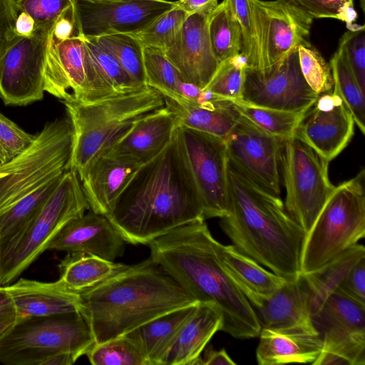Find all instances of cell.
Wrapping results in <instances>:
<instances>
[{"label":"cell","mask_w":365,"mask_h":365,"mask_svg":"<svg viewBox=\"0 0 365 365\" xmlns=\"http://www.w3.org/2000/svg\"><path fill=\"white\" fill-rule=\"evenodd\" d=\"M106 217L133 245H148L174 228L204 220L180 125L167 146L138 168Z\"/></svg>","instance_id":"1"},{"label":"cell","mask_w":365,"mask_h":365,"mask_svg":"<svg viewBox=\"0 0 365 365\" xmlns=\"http://www.w3.org/2000/svg\"><path fill=\"white\" fill-rule=\"evenodd\" d=\"M219 244L205 220L199 219L147 245L151 259L192 297L218 308L220 331L240 339L257 337L261 326L250 302L224 268Z\"/></svg>","instance_id":"2"},{"label":"cell","mask_w":365,"mask_h":365,"mask_svg":"<svg viewBox=\"0 0 365 365\" xmlns=\"http://www.w3.org/2000/svg\"><path fill=\"white\" fill-rule=\"evenodd\" d=\"M230 214L220 227L242 255L287 279L301 274L306 233L279 196L255 183L227 160Z\"/></svg>","instance_id":"3"},{"label":"cell","mask_w":365,"mask_h":365,"mask_svg":"<svg viewBox=\"0 0 365 365\" xmlns=\"http://www.w3.org/2000/svg\"><path fill=\"white\" fill-rule=\"evenodd\" d=\"M197 302L150 257L80 293V313L100 344Z\"/></svg>","instance_id":"4"},{"label":"cell","mask_w":365,"mask_h":365,"mask_svg":"<svg viewBox=\"0 0 365 365\" xmlns=\"http://www.w3.org/2000/svg\"><path fill=\"white\" fill-rule=\"evenodd\" d=\"M73 128L66 117L46 122L21 155L0 165V254L31 222L70 169Z\"/></svg>","instance_id":"5"},{"label":"cell","mask_w":365,"mask_h":365,"mask_svg":"<svg viewBox=\"0 0 365 365\" xmlns=\"http://www.w3.org/2000/svg\"><path fill=\"white\" fill-rule=\"evenodd\" d=\"M73 128L70 169L81 180L91 163L143 118L163 108V96L147 86L91 102L62 101Z\"/></svg>","instance_id":"6"},{"label":"cell","mask_w":365,"mask_h":365,"mask_svg":"<svg viewBox=\"0 0 365 365\" xmlns=\"http://www.w3.org/2000/svg\"><path fill=\"white\" fill-rule=\"evenodd\" d=\"M365 170L335 187L302 250V274L315 272L357 244L365 235Z\"/></svg>","instance_id":"7"},{"label":"cell","mask_w":365,"mask_h":365,"mask_svg":"<svg viewBox=\"0 0 365 365\" xmlns=\"http://www.w3.org/2000/svg\"><path fill=\"white\" fill-rule=\"evenodd\" d=\"M95 340L80 312L19 319L0 336V363L43 365L53 355L67 353L77 359Z\"/></svg>","instance_id":"8"},{"label":"cell","mask_w":365,"mask_h":365,"mask_svg":"<svg viewBox=\"0 0 365 365\" xmlns=\"http://www.w3.org/2000/svg\"><path fill=\"white\" fill-rule=\"evenodd\" d=\"M90 210L77 173L69 169L30 223L0 255V285L16 280L70 221Z\"/></svg>","instance_id":"9"},{"label":"cell","mask_w":365,"mask_h":365,"mask_svg":"<svg viewBox=\"0 0 365 365\" xmlns=\"http://www.w3.org/2000/svg\"><path fill=\"white\" fill-rule=\"evenodd\" d=\"M329 163L295 137L284 142L281 173L286 189L285 209L307 234L335 187Z\"/></svg>","instance_id":"10"},{"label":"cell","mask_w":365,"mask_h":365,"mask_svg":"<svg viewBox=\"0 0 365 365\" xmlns=\"http://www.w3.org/2000/svg\"><path fill=\"white\" fill-rule=\"evenodd\" d=\"M256 41V68L269 69L299 46H310L314 18L291 0H248Z\"/></svg>","instance_id":"11"},{"label":"cell","mask_w":365,"mask_h":365,"mask_svg":"<svg viewBox=\"0 0 365 365\" xmlns=\"http://www.w3.org/2000/svg\"><path fill=\"white\" fill-rule=\"evenodd\" d=\"M365 306L335 291L312 315L322 340L314 365L365 364Z\"/></svg>","instance_id":"12"},{"label":"cell","mask_w":365,"mask_h":365,"mask_svg":"<svg viewBox=\"0 0 365 365\" xmlns=\"http://www.w3.org/2000/svg\"><path fill=\"white\" fill-rule=\"evenodd\" d=\"M54 24L19 36L0 61V98L6 106H24L43 99Z\"/></svg>","instance_id":"13"},{"label":"cell","mask_w":365,"mask_h":365,"mask_svg":"<svg viewBox=\"0 0 365 365\" xmlns=\"http://www.w3.org/2000/svg\"><path fill=\"white\" fill-rule=\"evenodd\" d=\"M319 96L301 73L298 48L269 69L245 68L241 100L247 103L299 112L308 110Z\"/></svg>","instance_id":"14"},{"label":"cell","mask_w":365,"mask_h":365,"mask_svg":"<svg viewBox=\"0 0 365 365\" xmlns=\"http://www.w3.org/2000/svg\"><path fill=\"white\" fill-rule=\"evenodd\" d=\"M284 140L240 115L225 138L227 160L259 187L279 196Z\"/></svg>","instance_id":"15"},{"label":"cell","mask_w":365,"mask_h":365,"mask_svg":"<svg viewBox=\"0 0 365 365\" xmlns=\"http://www.w3.org/2000/svg\"><path fill=\"white\" fill-rule=\"evenodd\" d=\"M78 35L136 34L176 6L169 0H72Z\"/></svg>","instance_id":"16"},{"label":"cell","mask_w":365,"mask_h":365,"mask_svg":"<svg viewBox=\"0 0 365 365\" xmlns=\"http://www.w3.org/2000/svg\"><path fill=\"white\" fill-rule=\"evenodd\" d=\"M203 207V218L230 214L225 139L180 125Z\"/></svg>","instance_id":"17"},{"label":"cell","mask_w":365,"mask_h":365,"mask_svg":"<svg viewBox=\"0 0 365 365\" xmlns=\"http://www.w3.org/2000/svg\"><path fill=\"white\" fill-rule=\"evenodd\" d=\"M353 115L333 91L319 95L297 127L298 138L329 163L349 143L354 134Z\"/></svg>","instance_id":"18"},{"label":"cell","mask_w":365,"mask_h":365,"mask_svg":"<svg viewBox=\"0 0 365 365\" xmlns=\"http://www.w3.org/2000/svg\"><path fill=\"white\" fill-rule=\"evenodd\" d=\"M208 16H187L175 42L163 51L184 81L201 89L207 86L220 66L210 44Z\"/></svg>","instance_id":"19"},{"label":"cell","mask_w":365,"mask_h":365,"mask_svg":"<svg viewBox=\"0 0 365 365\" xmlns=\"http://www.w3.org/2000/svg\"><path fill=\"white\" fill-rule=\"evenodd\" d=\"M125 242L105 215L89 210L67 223L47 250L85 252L114 261L124 255Z\"/></svg>","instance_id":"20"},{"label":"cell","mask_w":365,"mask_h":365,"mask_svg":"<svg viewBox=\"0 0 365 365\" xmlns=\"http://www.w3.org/2000/svg\"><path fill=\"white\" fill-rule=\"evenodd\" d=\"M242 292L252 305L261 329H315L309 309L308 289L302 273L294 279H287L269 295L250 291Z\"/></svg>","instance_id":"21"},{"label":"cell","mask_w":365,"mask_h":365,"mask_svg":"<svg viewBox=\"0 0 365 365\" xmlns=\"http://www.w3.org/2000/svg\"><path fill=\"white\" fill-rule=\"evenodd\" d=\"M178 125L175 115L164 106L135 123L103 155L141 165L167 146Z\"/></svg>","instance_id":"22"},{"label":"cell","mask_w":365,"mask_h":365,"mask_svg":"<svg viewBox=\"0 0 365 365\" xmlns=\"http://www.w3.org/2000/svg\"><path fill=\"white\" fill-rule=\"evenodd\" d=\"M140 166L107 155L95 159L80 180L90 210L107 216Z\"/></svg>","instance_id":"23"},{"label":"cell","mask_w":365,"mask_h":365,"mask_svg":"<svg viewBox=\"0 0 365 365\" xmlns=\"http://www.w3.org/2000/svg\"><path fill=\"white\" fill-rule=\"evenodd\" d=\"M5 287L19 319L80 312V294L68 290L58 280L44 282L20 278Z\"/></svg>","instance_id":"24"},{"label":"cell","mask_w":365,"mask_h":365,"mask_svg":"<svg viewBox=\"0 0 365 365\" xmlns=\"http://www.w3.org/2000/svg\"><path fill=\"white\" fill-rule=\"evenodd\" d=\"M256 357L259 365L311 363L322 349V340L316 329L262 328Z\"/></svg>","instance_id":"25"},{"label":"cell","mask_w":365,"mask_h":365,"mask_svg":"<svg viewBox=\"0 0 365 365\" xmlns=\"http://www.w3.org/2000/svg\"><path fill=\"white\" fill-rule=\"evenodd\" d=\"M199 302L158 317L125 334L139 348L149 365H165L178 336L196 312Z\"/></svg>","instance_id":"26"},{"label":"cell","mask_w":365,"mask_h":365,"mask_svg":"<svg viewBox=\"0 0 365 365\" xmlns=\"http://www.w3.org/2000/svg\"><path fill=\"white\" fill-rule=\"evenodd\" d=\"M221 327L222 315L218 308L199 302L196 312L181 329L165 365L202 364L200 354Z\"/></svg>","instance_id":"27"},{"label":"cell","mask_w":365,"mask_h":365,"mask_svg":"<svg viewBox=\"0 0 365 365\" xmlns=\"http://www.w3.org/2000/svg\"><path fill=\"white\" fill-rule=\"evenodd\" d=\"M165 106L177 117L179 125L225 139L240 114L232 101L221 100L202 106L178 102L163 96Z\"/></svg>","instance_id":"28"},{"label":"cell","mask_w":365,"mask_h":365,"mask_svg":"<svg viewBox=\"0 0 365 365\" xmlns=\"http://www.w3.org/2000/svg\"><path fill=\"white\" fill-rule=\"evenodd\" d=\"M126 264L115 263L85 253H67L58 264V281L76 293L88 290L123 269Z\"/></svg>","instance_id":"29"},{"label":"cell","mask_w":365,"mask_h":365,"mask_svg":"<svg viewBox=\"0 0 365 365\" xmlns=\"http://www.w3.org/2000/svg\"><path fill=\"white\" fill-rule=\"evenodd\" d=\"M218 252L224 268L242 292L269 295L287 280L265 269L252 259L236 250L232 245L220 243Z\"/></svg>","instance_id":"30"},{"label":"cell","mask_w":365,"mask_h":365,"mask_svg":"<svg viewBox=\"0 0 365 365\" xmlns=\"http://www.w3.org/2000/svg\"><path fill=\"white\" fill-rule=\"evenodd\" d=\"M364 256V247L356 244L321 269L302 274L308 289L311 316L336 291L352 266Z\"/></svg>","instance_id":"31"},{"label":"cell","mask_w":365,"mask_h":365,"mask_svg":"<svg viewBox=\"0 0 365 365\" xmlns=\"http://www.w3.org/2000/svg\"><path fill=\"white\" fill-rule=\"evenodd\" d=\"M207 25L211 47L220 64L241 52V31L228 0L218 4L209 15Z\"/></svg>","instance_id":"32"},{"label":"cell","mask_w":365,"mask_h":365,"mask_svg":"<svg viewBox=\"0 0 365 365\" xmlns=\"http://www.w3.org/2000/svg\"><path fill=\"white\" fill-rule=\"evenodd\" d=\"M232 103L241 115L266 132L284 140L294 137L297 127L307 110H283L247 103L242 100Z\"/></svg>","instance_id":"33"},{"label":"cell","mask_w":365,"mask_h":365,"mask_svg":"<svg viewBox=\"0 0 365 365\" xmlns=\"http://www.w3.org/2000/svg\"><path fill=\"white\" fill-rule=\"evenodd\" d=\"M95 39L107 49L137 85L145 86L143 46L135 34H113Z\"/></svg>","instance_id":"34"},{"label":"cell","mask_w":365,"mask_h":365,"mask_svg":"<svg viewBox=\"0 0 365 365\" xmlns=\"http://www.w3.org/2000/svg\"><path fill=\"white\" fill-rule=\"evenodd\" d=\"M334 80L333 91L343 100L353 115L355 125L365 133L364 92L360 88L342 53L337 48L329 62Z\"/></svg>","instance_id":"35"},{"label":"cell","mask_w":365,"mask_h":365,"mask_svg":"<svg viewBox=\"0 0 365 365\" xmlns=\"http://www.w3.org/2000/svg\"><path fill=\"white\" fill-rule=\"evenodd\" d=\"M143 63L146 85L158 91L163 96L179 99L184 80L163 51L143 46Z\"/></svg>","instance_id":"36"},{"label":"cell","mask_w":365,"mask_h":365,"mask_svg":"<svg viewBox=\"0 0 365 365\" xmlns=\"http://www.w3.org/2000/svg\"><path fill=\"white\" fill-rule=\"evenodd\" d=\"M83 38L89 57L96 72L114 94L131 93L148 86L135 84L115 57L95 38Z\"/></svg>","instance_id":"37"},{"label":"cell","mask_w":365,"mask_h":365,"mask_svg":"<svg viewBox=\"0 0 365 365\" xmlns=\"http://www.w3.org/2000/svg\"><path fill=\"white\" fill-rule=\"evenodd\" d=\"M86 355L93 365H149L139 348L126 335L94 344Z\"/></svg>","instance_id":"38"},{"label":"cell","mask_w":365,"mask_h":365,"mask_svg":"<svg viewBox=\"0 0 365 365\" xmlns=\"http://www.w3.org/2000/svg\"><path fill=\"white\" fill-rule=\"evenodd\" d=\"M187 17V14L176 4L135 35L143 46L164 51L175 42Z\"/></svg>","instance_id":"39"},{"label":"cell","mask_w":365,"mask_h":365,"mask_svg":"<svg viewBox=\"0 0 365 365\" xmlns=\"http://www.w3.org/2000/svg\"><path fill=\"white\" fill-rule=\"evenodd\" d=\"M298 57L301 73L313 91L321 95L333 91L330 65L314 46H299Z\"/></svg>","instance_id":"40"},{"label":"cell","mask_w":365,"mask_h":365,"mask_svg":"<svg viewBox=\"0 0 365 365\" xmlns=\"http://www.w3.org/2000/svg\"><path fill=\"white\" fill-rule=\"evenodd\" d=\"M36 138L0 113V165L21 155Z\"/></svg>","instance_id":"41"},{"label":"cell","mask_w":365,"mask_h":365,"mask_svg":"<svg viewBox=\"0 0 365 365\" xmlns=\"http://www.w3.org/2000/svg\"><path fill=\"white\" fill-rule=\"evenodd\" d=\"M245 68L230 59L220 63L204 89L231 101L241 100Z\"/></svg>","instance_id":"42"},{"label":"cell","mask_w":365,"mask_h":365,"mask_svg":"<svg viewBox=\"0 0 365 365\" xmlns=\"http://www.w3.org/2000/svg\"><path fill=\"white\" fill-rule=\"evenodd\" d=\"M338 49L342 53L362 91H365V35L364 29L345 32L340 38Z\"/></svg>","instance_id":"43"},{"label":"cell","mask_w":365,"mask_h":365,"mask_svg":"<svg viewBox=\"0 0 365 365\" xmlns=\"http://www.w3.org/2000/svg\"><path fill=\"white\" fill-rule=\"evenodd\" d=\"M21 11L32 17L35 28L54 24L72 6V0H16Z\"/></svg>","instance_id":"44"},{"label":"cell","mask_w":365,"mask_h":365,"mask_svg":"<svg viewBox=\"0 0 365 365\" xmlns=\"http://www.w3.org/2000/svg\"><path fill=\"white\" fill-rule=\"evenodd\" d=\"M242 34V51L247 60V67L256 68L257 51L253 21L248 0H228Z\"/></svg>","instance_id":"45"},{"label":"cell","mask_w":365,"mask_h":365,"mask_svg":"<svg viewBox=\"0 0 365 365\" xmlns=\"http://www.w3.org/2000/svg\"><path fill=\"white\" fill-rule=\"evenodd\" d=\"M20 12L16 0H0V61L19 36L15 26Z\"/></svg>","instance_id":"46"},{"label":"cell","mask_w":365,"mask_h":365,"mask_svg":"<svg viewBox=\"0 0 365 365\" xmlns=\"http://www.w3.org/2000/svg\"><path fill=\"white\" fill-rule=\"evenodd\" d=\"M336 291L365 306V256L352 266Z\"/></svg>","instance_id":"47"},{"label":"cell","mask_w":365,"mask_h":365,"mask_svg":"<svg viewBox=\"0 0 365 365\" xmlns=\"http://www.w3.org/2000/svg\"><path fill=\"white\" fill-rule=\"evenodd\" d=\"M313 18L336 19L341 8L349 0H291Z\"/></svg>","instance_id":"48"},{"label":"cell","mask_w":365,"mask_h":365,"mask_svg":"<svg viewBox=\"0 0 365 365\" xmlns=\"http://www.w3.org/2000/svg\"><path fill=\"white\" fill-rule=\"evenodd\" d=\"M73 6L56 21L53 30V40L56 42L77 36Z\"/></svg>","instance_id":"49"},{"label":"cell","mask_w":365,"mask_h":365,"mask_svg":"<svg viewBox=\"0 0 365 365\" xmlns=\"http://www.w3.org/2000/svg\"><path fill=\"white\" fill-rule=\"evenodd\" d=\"M176 4L187 16L193 14L210 15L218 5V0H178Z\"/></svg>","instance_id":"50"},{"label":"cell","mask_w":365,"mask_h":365,"mask_svg":"<svg viewBox=\"0 0 365 365\" xmlns=\"http://www.w3.org/2000/svg\"><path fill=\"white\" fill-rule=\"evenodd\" d=\"M19 319L14 303L5 286L0 285V323L12 324Z\"/></svg>","instance_id":"51"},{"label":"cell","mask_w":365,"mask_h":365,"mask_svg":"<svg viewBox=\"0 0 365 365\" xmlns=\"http://www.w3.org/2000/svg\"><path fill=\"white\" fill-rule=\"evenodd\" d=\"M204 365H235L236 363L230 357L225 349L219 351L210 348L205 351L202 359Z\"/></svg>","instance_id":"52"},{"label":"cell","mask_w":365,"mask_h":365,"mask_svg":"<svg viewBox=\"0 0 365 365\" xmlns=\"http://www.w3.org/2000/svg\"><path fill=\"white\" fill-rule=\"evenodd\" d=\"M15 28L19 36H29L35 30V22L31 16L21 11L16 19Z\"/></svg>","instance_id":"53"},{"label":"cell","mask_w":365,"mask_h":365,"mask_svg":"<svg viewBox=\"0 0 365 365\" xmlns=\"http://www.w3.org/2000/svg\"><path fill=\"white\" fill-rule=\"evenodd\" d=\"M357 19V13L354 7L353 0H349L341 8L337 15L336 19L351 24Z\"/></svg>","instance_id":"54"},{"label":"cell","mask_w":365,"mask_h":365,"mask_svg":"<svg viewBox=\"0 0 365 365\" xmlns=\"http://www.w3.org/2000/svg\"><path fill=\"white\" fill-rule=\"evenodd\" d=\"M11 324L0 323V336L11 326Z\"/></svg>","instance_id":"55"},{"label":"cell","mask_w":365,"mask_h":365,"mask_svg":"<svg viewBox=\"0 0 365 365\" xmlns=\"http://www.w3.org/2000/svg\"><path fill=\"white\" fill-rule=\"evenodd\" d=\"M100 1H124V0H100Z\"/></svg>","instance_id":"56"}]
</instances>
